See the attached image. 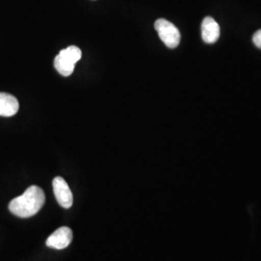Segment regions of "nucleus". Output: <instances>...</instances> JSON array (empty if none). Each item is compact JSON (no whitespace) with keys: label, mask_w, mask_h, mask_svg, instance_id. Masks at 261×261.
<instances>
[{"label":"nucleus","mask_w":261,"mask_h":261,"mask_svg":"<svg viewBox=\"0 0 261 261\" xmlns=\"http://www.w3.org/2000/svg\"><path fill=\"white\" fill-rule=\"evenodd\" d=\"M46 196L44 191L38 186H31L27 191L9 203V210L19 218H29L42 209L45 204Z\"/></svg>","instance_id":"f257e3e1"},{"label":"nucleus","mask_w":261,"mask_h":261,"mask_svg":"<svg viewBox=\"0 0 261 261\" xmlns=\"http://www.w3.org/2000/svg\"><path fill=\"white\" fill-rule=\"evenodd\" d=\"M82 56V50L75 46H70L62 49L55 59L56 71L63 76L72 75L75 70V64L81 60Z\"/></svg>","instance_id":"f03ea898"},{"label":"nucleus","mask_w":261,"mask_h":261,"mask_svg":"<svg viewBox=\"0 0 261 261\" xmlns=\"http://www.w3.org/2000/svg\"><path fill=\"white\" fill-rule=\"evenodd\" d=\"M155 29L159 37L169 48H175L180 43L181 35L178 28L167 19H159L155 22Z\"/></svg>","instance_id":"7ed1b4c3"},{"label":"nucleus","mask_w":261,"mask_h":261,"mask_svg":"<svg viewBox=\"0 0 261 261\" xmlns=\"http://www.w3.org/2000/svg\"><path fill=\"white\" fill-rule=\"evenodd\" d=\"M53 187L56 200L60 205L67 209L73 205V195L71 189L63 178L60 176L55 178L53 181Z\"/></svg>","instance_id":"20e7f679"},{"label":"nucleus","mask_w":261,"mask_h":261,"mask_svg":"<svg viewBox=\"0 0 261 261\" xmlns=\"http://www.w3.org/2000/svg\"><path fill=\"white\" fill-rule=\"evenodd\" d=\"M73 240V232L71 228L63 226L56 229L47 239V247L56 250H63L67 248Z\"/></svg>","instance_id":"39448f33"},{"label":"nucleus","mask_w":261,"mask_h":261,"mask_svg":"<svg viewBox=\"0 0 261 261\" xmlns=\"http://www.w3.org/2000/svg\"><path fill=\"white\" fill-rule=\"evenodd\" d=\"M220 25L211 17H206L201 24L202 40L207 44H214L220 38Z\"/></svg>","instance_id":"423d86ee"},{"label":"nucleus","mask_w":261,"mask_h":261,"mask_svg":"<svg viewBox=\"0 0 261 261\" xmlns=\"http://www.w3.org/2000/svg\"><path fill=\"white\" fill-rule=\"evenodd\" d=\"M19 101L11 94L0 92V116L11 117L19 112Z\"/></svg>","instance_id":"0eeeda50"},{"label":"nucleus","mask_w":261,"mask_h":261,"mask_svg":"<svg viewBox=\"0 0 261 261\" xmlns=\"http://www.w3.org/2000/svg\"><path fill=\"white\" fill-rule=\"evenodd\" d=\"M252 42H253V44H254L256 47H258V48H261V29L260 30H257V31L253 34V36H252Z\"/></svg>","instance_id":"6e6552de"}]
</instances>
